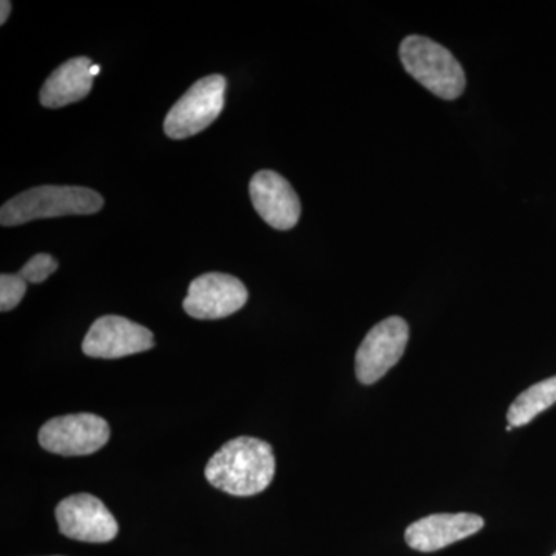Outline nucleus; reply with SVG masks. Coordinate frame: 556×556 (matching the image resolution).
Wrapping results in <instances>:
<instances>
[{"instance_id": "nucleus-5", "label": "nucleus", "mask_w": 556, "mask_h": 556, "mask_svg": "<svg viewBox=\"0 0 556 556\" xmlns=\"http://www.w3.org/2000/svg\"><path fill=\"white\" fill-rule=\"evenodd\" d=\"M110 439L108 420L91 413L54 417L39 431L40 447L61 456H87Z\"/></svg>"}, {"instance_id": "nucleus-2", "label": "nucleus", "mask_w": 556, "mask_h": 556, "mask_svg": "<svg viewBox=\"0 0 556 556\" xmlns=\"http://www.w3.org/2000/svg\"><path fill=\"white\" fill-rule=\"evenodd\" d=\"M102 206L104 199L97 190L78 186H40L7 201L0 208V223L3 228H11L35 219L97 214Z\"/></svg>"}, {"instance_id": "nucleus-17", "label": "nucleus", "mask_w": 556, "mask_h": 556, "mask_svg": "<svg viewBox=\"0 0 556 556\" xmlns=\"http://www.w3.org/2000/svg\"><path fill=\"white\" fill-rule=\"evenodd\" d=\"M100 70H101L100 65H93V67H91V70H90L91 76H93V78H94V76H97L98 73H100Z\"/></svg>"}, {"instance_id": "nucleus-16", "label": "nucleus", "mask_w": 556, "mask_h": 556, "mask_svg": "<svg viewBox=\"0 0 556 556\" xmlns=\"http://www.w3.org/2000/svg\"><path fill=\"white\" fill-rule=\"evenodd\" d=\"M0 11H2V14H0V24H5L7 20H9L10 11H11V2L9 0H2V3H0Z\"/></svg>"}, {"instance_id": "nucleus-13", "label": "nucleus", "mask_w": 556, "mask_h": 556, "mask_svg": "<svg viewBox=\"0 0 556 556\" xmlns=\"http://www.w3.org/2000/svg\"><path fill=\"white\" fill-rule=\"evenodd\" d=\"M556 404V376L535 383L522 391L507 412L508 426L517 428L527 426L540 413Z\"/></svg>"}, {"instance_id": "nucleus-11", "label": "nucleus", "mask_w": 556, "mask_h": 556, "mask_svg": "<svg viewBox=\"0 0 556 556\" xmlns=\"http://www.w3.org/2000/svg\"><path fill=\"white\" fill-rule=\"evenodd\" d=\"M482 527L484 519L475 514L430 515L408 526L405 541L417 552H437L475 535Z\"/></svg>"}, {"instance_id": "nucleus-15", "label": "nucleus", "mask_w": 556, "mask_h": 556, "mask_svg": "<svg viewBox=\"0 0 556 556\" xmlns=\"http://www.w3.org/2000/svg\"><path fill=\"white\" fill-rule=\"evenodd\" d=\"M58 262L50 254H38L28 260L27 265L20 270V276L27 283H42L51 274L56 273Z\"/></svg>"}, {"instance_id": "nucleus-9", "label": "nucleus", "mask_w": 556, "mask_h": 556, "mask_svg": "<svg viewBox=\"0 0 556 556\" xmlns=\"http://www.w3.org/2000/svg\"><path fill=\"white\" fill-rule=\"evenodd\" d=\"M155 346L150 329L121 316H102L91 325L83 342L86 356L121 358Z\"/></svg>"}, {"instance_id": "nucleus-10", "label": "nucleus", "mask_w": 556, "mask_h": 556, "mask_svg": "<svg viewBox=\"0 0 556 556\" xmlns=\"http://www.w3.org/2000/svg\"><path fill=\"white\" fill-rule=\"evenodd\" d=\"M249 195L255 211L270 228L289 230L298 225L302 204L292 186L277 172L255 174L249 182Z\"/></svg>"}, {"instance_id": "nucleus-14", "label": "nucleus", "mask_w": 556, "mask_h": 556, "mask_svg": "<svg viewBox=\"0 0 556 556\" xmlns=\"http://www.w3.org/2000/svg\"><path fill=\"white\" fill-rule=\"evenodd\" d=\"M27 292V281L20 274H2L0 277V309L2 313L16 308Z\"/></svg>"}, {"instance_id": "nucleus-12", "label": "nucleus", "mask_w": 556, "mask_h": 556, "mask_svg": "<svg viewBox=\"0 0 556 556\" xmlns=\"http://www.w3.org/2000/svg\"><path fill=\"white\" fill-rule=\"evenodd\" d=\"M91 67L93 62L90 58L79 56L54 70L40 90V102L43 108L61 109L84 100L93 87Z\"/></svg>"}, {"instance_id": "nucleus-3", "label": "nucleus", "mask_w": 556, "mask_h": 556, "mask_svg": "<svg viewBox=\"0 0 556 556\" xmlns=\"http://www.w3.org/2000/svg\"><path fill=\"white\" fill-rule=\"evenodd\" d=\"M399 56L408 75L441 100H456L466 90L463 65L441 43L424 36H408L402 40Z\"/></svg>"}, {"instance_id": "nucleus-8", "label": "nucleus", "mask_w": 556, "mask_h": 556, "mask_svg": "<svg viewBox=\"0 0 556 556\" xmlns=\"http://www.w3.org/2000/svg\"><path fill=\"white\" fill-rule=\"evenodd\" d=\"M248 302V289L229 274L208 273L190 283L182 302L186 313L199 320H217L232 316Z\"/></svg>"}, {"instance_id": "nucleus-18", "label": "nucleus", "mask_w": 556, "mask_h": 556, "mask_svg": "<svg viewBox=\"0 0 556 556\" xmlns=\"http://www.w3.org/2000/svg\"><path fill=\"white\" fill-rule=\"evenodd\" d=\"M552 556H556V552H555V554H554V555H552Z\"/></svg>"}, {"instance_id": "nucleus-1", "label": "nucleus", "mask_w": 556, "mask_h": 556, "mask_svg": "<svg viewBox=\"0 0 556 556\" xmlns=\"http://www.w3.org/2000/svg\"><path fill=\"white\" fill-rule=\"evenodd\" d=\"M204 475L215 489L229 495H258L273 482L276 456L262 439L236 438L208 459Z\"/></svg>"}, {"instance_id": "nucleus-7", "label": "nucleus", "mask_w": 556, "mask_h": 556, "mask_svg": "<svg viewBox=\"0 0 556 556\" xmlns=\"http://www.w3.org/2000/svg\"><path fill=\"white\" fill-rule=\"evenodd\" d=\"M54 514L60 532L72 540L109 543L119 532L115 517L101 500L90 493L65 497Z\"/></svg>"}, {"instance_id": "nucleus-6", "label": "nucleus", "mask_w": 556, "mask_h": 556, "mask_svg": "<svg viewBox=\"0 0 556 556\" xmlns=\"http://www.w3.org/2000/svg\"><path fill=\"white\" fill-rule=\"evenodd\" d=\"M409 339L407 321L388 317L365 336L356 354V376L364 386H372L404 356Z\"/></svg>"}, {"instance_id": "nucleus-4", "label": "nucleus", "mask_w": 556, "mask_h": 556, "mask_svg": "<svg viewBox=\"0 0 556 556\" xmlns=\"http://www.w3.org/2000/svg\"><path fill=\"white\" fill-rule=\"evenodd\" d=\"M226 87L228 80L222 75L197 80L167 113L164 134L172 139H186L207 129L225 108Z\"/></svg>"}]
</instances>
